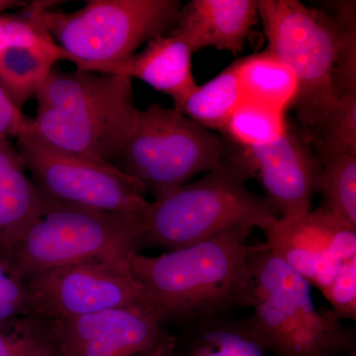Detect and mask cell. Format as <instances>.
<instances>
[{
    "mask_svg": "<svg viewBox=\"0 0 356 356\" xmlns=\"http://www.w3.org/2000/svg\"><path fill=\"white\" fill-rule=\"evenodd\" d=\"M252 229L242 227L156 257L136 252L131 270L140 286L142 306L163 325L248 307Z\"/></svg>",
    "mask_w": 356,
    "mask_h": 356,
    "instance_id": "6da1fadb",
    "label": "cell"
},
{
    "mask_svg": "<svg viewBox=\"0 0 356 356\" xmlns=\"http://www.w3.org/2000/svg\"><path fill=\"white\" fill-rule=\"evenodd\" d=\"M269 50L294 72L291 108L307 137L318 132L339 102L336 74L346 44L356 38L355 1H337L332 10L298 0H257Z\"/></svg>",
    "mask_w": 356,
    "mask_h": 356,
    "instance_id": "7a4b0ae2",
    "label": "cell"
},
{
    "mask_svg": "<svg viewBox=\"0 0 356 356\" xmlns=\"http://www.w3.org/2000/svg\"><path fill=\"white\" fill-rule=\"evenodd\" d=\"M35 96L33 133L51 146L112 165L140 111L132 79L119 74L53 69Z\"/></svg>",
    "mask_w": 356,
    "mask_h": 356,
    "instance_id": "3957f363",
    "label": "cell"
},
{
    "mask_svg": "<svg viewBox=\"0 0 356 356\" xmlns=\"http://www.w3.org/2000/svg\"><path fill=\"white\" fill-rule=\"evenodd\" d=\"M248 179L227 149L224 161L205 177L149 203L140 224L139 248L178 250L242 227L266 233L280 216L266 198L248 188Z\"/></svg>",
    "mask_w": 356,
    "mask_h": 356,
    "instance_id": "277c9868",
    "label": "cell"
},
{
    "mask_svg": "<svg viewBox=\"0 0 356 356\" xmlns=\"http://www.w3.org/2000/svg\"><path fill=\"white\" fill-rule=\"evenodd\" d=\"M250 308L243 318L264 350L278 356H334L350 351L355 332L332 309L316 308L310 285L267 243L250 257Z\"/></svg>",
    "mask_w": 356,
    "mask_h": 356,
    "instance_id": "5b68a950",
    "label": "cell"
},
{
    "mask_svg": "<svg viewBox=\"0 0 356 356\" xmlns=\"http://www.w3.org/2000/svg\"><path fill=\"white\" fill-rule=\"evenodd\" d=\"M53 3L41 1L42 25L76 70L96 72L170 34L181 9L177 0H89L72 13L51 10Z\"/></svg>",
    "mask_w": 356,
    "mask_h": 356,
    "instance_id": "8992f818",
    "label": "cell"
},
{
    "mask_svg": "<svg viewBox=\"0 0 356 356\" xmlns=\"http://www.w3.org/2000/svg\"><path fill=\"white\" fill-rule=\"evenodd\" d=\"M43 194V193H42ZM140 224L43 194L41 207L8 255L22 280L98 259H132L139 250Z\"/></svg>",
    "mask_w": 356,
    "mask_h": 356,
    "instance_id": "52a82bcc",
    "label": "cell"
},
{
    "mask_svg": "<svg viewBox=\"0 0 356 356\" xmlns=\"http://www.w3.org/2000/svg\"><path fill=\"white\" fill-rule=\"evenodd\" d=\"M226 140L175 108L154 103L139 111L113 165L139 182L154 200L224 161Z\"/></svg>",
    "mask_w": 356,
    "mask_h": 356,
    "instance_id": "ba28073f",
    "label": "cell"
},
{
    "mask_svg": "<svg viewBox=\"0 0 356 356\" xmlns=\"http://www.w3.org/2000/svg\"><path fill=\"white\" fill-rule=\"evenodd\" d=\"M18 153L41 193L58 202L108 213L142 224L149 209L144 187L109 163L77 156L30 132Z\"/></svg>",
    "mask_w": 356,
    "mask_h": 356,
    "instance_id": "9c48e42d",
    "label": "cell"
},
{
    "mask_svg": "<svg viewBox=\"0 0 356 356\" xmlns=\"http://www.w3.org/2000/svg\"><path fill=\"white\" fill-rule=\"evenodd\" d=\"M131 259H92L28 278L31 315L67 318L142 306Z\"/></svg>",
    "mask_w": 356,
    "mask_h": 356,
    "instance_id": "30bf717a",
    "label": "cell"
},
{
    "mask_svg": "<svg viewBox=\"0 0 356 356\" xmlns=\"http://www.w3.org/2000/svg\"><path fill=\"white\" fill-rule=\"evenodd\" d=\"M51 356H144L175 343V337L143 306L67 318H42Z\"/></svg>",
    "mask_w": 356,
    "mask_h": 356,
    "instance_id": "8fae6325",
    "label": "cell"
},
{
    "mask_svg": "<svg viewBox=\"0 0 356 356\" xmlns=\"http://www.w3.org/2000/svg\"><path fill=\"white\" fill-rule=\"evenodd\" d=\"M228 154L261 182L266 200L280 219L301 216L311 210L320 191L321 163L305 133L287 121L280 139L264 146L243 149L229 144Z\"/></svg>",
    "mask_w": 356,
    "mask_h": 356,
    "instance_id": "7c38bea8",
    "label": "cell"
},
{
    "mask_svg": "<svg viewBox=\"0 0 356 356\" xmlns=\"http://www.w3.org/2000/svg\"><path fill=\"white\" fill-rule=\"evenodd\" d=\"M266 235L273 254L320 291L356 257V227L322 207L278 219Z\"/></svg>",
    "mask_w": 356,
    "mask_h": 356,
    "instance_id": "4fadbf2b",
    "label": "cell"
},
{
    "mask_svg": "<svg viewBox=\"0 0 356 356\" xmlns=\"http://www.w3.org/2000/svg\"><path fill=\"white\" fill-rule=\"evenodd\" d=\"M259 21L257 0H192L181 6L170 33L192 53L212 47L236 56Z\"/></svg>",
    "mask_w": 356,
    "mask_h": 356,
    "instance_id": "5bb4252c",
    "label": "cell"
},
{
    "mask_svg": "<svg viewBox=\"0 0 356 356\" xmlns=\"http://www.w3.org/2000/svg\"><path fill=\"white\" fill-rule=\"evenodd\" d=\"M192 54L188 44L170 33L151 40L140 53L99 72L140 79L170 96L175 107L197 86L192 74Z\"/></svg>",
    "mask_w": 356,
    "mask_h": 356,
    "instance_id": "9a60e30c",
    "label": "cell"
},
{
    "mask_svg": "<svg viewBox=\"0 0 356 356\" xmlns=\"http://www.w3.org/2000/svg\"><path fill=\"white\" fill-rule=\"evenodd\" d=\"M25 168L17 149L0 138V254L7 257L38 214L43 199Z\"/></svg>",
    "mask_w": 356,
    "mask_h": 356,
    "instance_id": "2e32d148",
    "label": "cell"
},
{
    "mask_svg": "<svg viewBox=\"0 0 356 356\" xmlns=\"http://www.w3.org/2000/svg\"><path fill=\"white\" fill-rule=\"evenodd\" d=\"M185 325L181 339L175 337L172 356H266L243 318L224 314Z\"/></svg>",
    "mask_w": 356,
    "mask_h": 356,
    "instance_id": "e0dca14e",
    "label": "cell"
},
{
    "mask_svg": "<svg viewBox=\"0 0 356 356\" xmlns=\"http://www.w3.org/2000/svg\"><path fill=\"white\" fill-rule=\"evenodd\" d=\"M58 60L70 57L58 44L13 47L0 51V88L22 108L44 83Z\"/></svg>",
    "mask_w": 356,
    "mask_h": 356,
    "instance_id": "ac0fdd59",
    "label": "cell"
},
{
    "mask_svg": "<svg viewBox=\"0 0 356 356\" xmlns=\"http://www.w3.org/2000/svg\"><path fill=\"white\" fill-rule=\"evenodd\" d=\"M243 99L262 103L286 112L297 93L294 72L266 49L236 60Z\"/></svg>",
    "mask_w": 356,
    "mask_h": 356,
    "instance_id": "d6986e66",
    "label": "cell"
},
{
    "mask_svg": "<svg viewBox=\"0 0 356 356\" xmlns=\"http://www.w3.org/2000/svg\"><path fill=\"white\" fill-rule=\"evenodd\" d=\"M243 100L234 62L214 79L202 86L197 84L191 95L173 108L202 127L222 134L232 114Z\"/></svg>",
    "mask_w": 356,
    "mask_h": 356,
    "instance_id": "ffe728a7",
    "label": "cell"
},
{
    "mask_svg": "<svg viewBox=\"0 0 356 356\" xmlns=\"http://www.w3.org/2000/svg\"><path fill=\"white\" fill-rule=\"evenodd\" d=\"M286 112L262 103L243 99L225 128V139L233 146L250 149L280 139L286 129Z\"/></svg>",
    "mask_w": 356,
    "mask_h": 356,
    "instance_id": "44dd1931",
    "label": "cell"
},
{
    "mask_svg": "<svg viewBox=\"0 0 356 356\" xmlns=\"http://www.w3.org/2000/svg\"><path fill=\"white\" fill-rule=\"evenodd\" d=\"M321 163L320 207L356 227V154L318 156Z\"/></svg>",
    "mask_w": 356,
    "mask_h": 356,
    "instance_id": "7402d4cb",
    "label": "cell"
},
{
    "mask_svg": "<svg viewBox=\"0 0 356 356\" xmlns=\"http://www.w3.org/2000/svg\"><path fill=\"white\" fill-rule=\"evenodd\" d=\"M41 1L23 7L18 15H0V51L13 47H53L58 44L38 17Z\"/></svg>",
    "mask_w": 356,
    "mask_h": 356,
    "instance_id": "603a6c76",
    "label": "cell"
},
{
    "mask_svg": "<svg viewBox=\"0 0 356 356\" xmlns=\"http://www.w3.org/2000/svg\"><path fill=\"white\" fill-rule=\"evenodd\" d=\"M43 324L35 315L0 325V356H44Z\"/></svg>",
    "mask_w": 356,
    "mask_h": 356,
    "instance_id": "cb8c5ba5",
    "label": "cell"
},
{
    "mask_svg": "<svg viewBox=\"0 0 356 356\" xmlns=\"http://www.w3.org/2000/svg\"><path fill=\"white\" fill-rule=\"evenodd\" d=\"M31 315L29 292L11 266L8 257L0 254V325Z\"/></svg>",
    "mask_w": 356,
    "mask_h": 356,
    "instance_id": "d4e9b609",
    "label": "cell"
},
{
    "mask_svg": "<svg viewBox=\"0 0 356 356\" xmlns=\"http://www.w3.org/2000/svg\"><path fill=\"white\" fill-rule=\"evenodd\" d=\"M322 293L337 317L341 320L355 321L356 257L344 262L336 277L322 290Z\"/></svg>",
    "mask_w": 356,
    "mask_h": 356,
    "instance_id": "484cf974",
    "label": "cell"
},
{
    "mask_svg": "<svg viewBox=\"0 0 356 356\" xmlns=\"http://www.w3.org/2000/svg\"><path fill=\"white\" fill-rule=\"evenodd\" d=\"M32 128L33 119L23 114L0 88V138H19Z\"/></svg>",
    "mask_w": 356,
    "mask_h": 356,
    "instance_id": "4316f807",
    "label": "cell"
},
{
    "mask_svg": "<svg viewBox=\"0 0 356 356\" xmlns=\"http://www.w3.org/2000/svg\"><path fill=\"white\" fill-rule=\"evenodd\" d=\"M28 2L19 1V0H0V13L8 10V9L16 8V7H25Z\"/></svg>",
    "mask_w": 356,
    "mask_h": 356,
    "instance_id": "83f0119b",
    "label": "cell"
},
{
    "mask_svg": "<svg viewBox=\"0 0 356 356\" xmlns=\"http://www.w3.org/2000/svg\"><path fill=\"white\" fill-rule=\"evenodd\" d=\"M173 344L172 346H168V348H161V350L154 351V353L144 356H172Z\"/></svg>",
    "mask_w": 356,
    "mask_h": 356,
    "instance_id": "f1b7e54d",
    "label": "cell"
},
{
    "mask_svg": "<svg viewBox=\"0 0 356 356\" xmlns=\"http://www.w3.org/2000/svg\"><path fill=\"white\" fill-rule=\"evenodd\" d=\"M350 356H356L355 351H353V353H351Z\"/></svg>",
    "mask_w": 356,
    "mask_h": 356,
    "instance_id": "f546056e",
    "label": "cell"
},
{
    "mask_svg": "<svg viewBox=\"0 0 356 356\" xmlns=\"http://www.w3.org/2000/svg\"><path fill=\"white\" fill-rule=\"evenodd\" d=\"M44 356H51V355H50V353H47V355Z\"/></svg>",
    "mask_w": 356,
    "mask_h": 356,
    "instance_id": "4dcf8cb0",
    "label": "cell"
}]
</instances>
